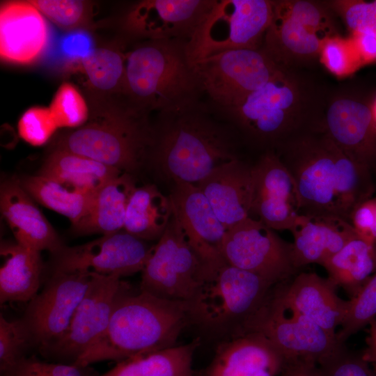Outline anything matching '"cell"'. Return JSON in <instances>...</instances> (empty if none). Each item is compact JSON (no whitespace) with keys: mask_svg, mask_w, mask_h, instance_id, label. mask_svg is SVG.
<instances>
[{"mask_svg":"<svg viewBox=\"0 0 376 376\" xmlns=\"http://www.w3.org/2000/svg\"><path fill=\"white\" fill-rule=\"evenodd\" d=\"M152 129L146 166L170 185H196L217 167L240 158L237 132L201 101L157 113Z\"/></svg>","mask_w":376,"mask_h":376,"instance_id":"1","label":"cell"},{"mask_svg":"<svg viewBox=\"0 0 376 376\" xmlns=\"http://www.w3.org/2000/svg\"><path fill=\"white\" fill-rule=\"evenodd\" d=\"M295 182L301 214L339 217L372 197L370 169L340 150L320 128L300 132L275 150Z\"/></svg>","mask_w":376,"mask_h":376,"instance_id":"2","label":"cell"},{"mask_svg":"<svg viewBox=\"0 0 376 376\" xmlns=\"http://www.w3.org/2000/svg\"><path fill=\"white\" fill-rule=\"evenodd\" d=\"M327 93L299 70L283 68L236 104L213 109L242 139L266 151L320 127Z\"/></svg>","mask_w":376,"mask_h":376,"instance_id":"3","label":"cell"},{"mask_svg":"<svg viewBox=\"0 0 376 376\" xmlns=\"http://www.w3.org/2000/svg\"><path fill=\"white\" fill-rule=\"evenodd\" d=\"M129 288L122 283L106 331L73 365L119 362L176 345L189 322L187 302L160 299L141 290L133 293Z\"/></svg>","mask_w":376,"mask_h":376,"instance_id":"4","label":"cell"},{"mask_svg":"<svg viewBox=\"0 0 376 376\" xmlns=\"http://www.w3.org/2000/svg\"><path fill=\"white\" fill-rule=\"evenodd\" d=\"M90 100L86 123L60 134L53 148L89 157L136 176L146 166L152 141L150 114L123 97Z\"/></svg>","mask_w":376,"mask_h":376,"instance_id":"5","label":"cell"},{"mask_svg":"<svg viewBox=\"0 0 376 376\" xmlns=\"http://www.w3.org/2000/svg\"><path fill=\"white\" fill-rule=\"evenodd\" d=\"M185 40H148L126 51L121 97L150 114L200 102L203 93Z\"/></svg>","mask_w":376,"mask_h":376,"instance_id":"6","label":"cell"},{"mask_svg":"<svg viewBox=\"0 0 376 376\" xmlns=\"http://www.w3.org/2000/svg\"><path fill=\"white\" fill-rule=\"evenodd\" d=\"M277 284L226 263L207 272L188 302L191 322L211 334L228 337L240 332Z\"/></svg>","mask_w":376,"mask_h":376,"instance_id":"7","label":"cell"},{"mask_svg":"<svg viewBox=\"0 0 376 376\" xmlns=\"http://www.w3.org/2000/svg\"><path fill=\"white\" fill-rule=\"evenodd\" d=\"M272 17L261 49L281 68L298 70L320 60L324 42L338 35L326 1L272 0Z\"/></svg>","mask_w":376,"mask_h":376,"instance_id":"8","label":"cell"},{"mask_svg":"<svg viewBox=\"0 0 376 376\" xmlns=\"http://www.w3.org/2000/svg\"><path fill=\"white\" fill-rule=\"evenodd\" d=\"M272 13V0H215L186 42L189 61L229 50L260 49Z\"/></svg>","mask_w":376,"mask_h":376,"instance_id":"9","label":"cell"},{"mask_svg":"<svg viewBox=\"0 0 376 376\" xmlns=\"http://www.w3.org/2000/svg\"><path fill=\"white\" fill-rule=\"evenodd\" d=\"M276 285L239 334L256 332L263 335L279 351L287 364L317 366L343 344L337 340L336 334L329 333L288 306L276 293Z\"/></svg>","mask_w":376,"mask_h":376,"instance_id":"10","label":"cell"},{"mask_svg":"<svg viewBox=\"0 0 376 376\" xmlns=\"http://www.w3.org/2000/svg\"><path fill=\"white\" fill-rule=\"evenodd\" d=\"M207 272L173 214L141 272L140 290L166 300L188 302Z\"/></svg>","mask_w":376,"mask_h":376,"instance_id":"11","label":"cell"},{"mask_svg":"<svg viewBox=\"0 0 376 376\" xmlns=\"http://www.w3.org/2000/svg\"><path fill=\"white\" fill-rule=\"evenodd\" d=\"M193 65L203 93L214 109L236 104L283 69L261 48L229 50Z\"/></svg>","mask_w":376,"mask_h":376,"instance_id":"12","label":"cell"},{"mask_svg":"<svg viewBox=\"0 0 376 376\" xmlns=\"http://www.w3.org/2000/svg\"><path fill=\"white\" fill-rule=\"evenodd\" d=\"M292 250V243L251 217L228 229L222 245V255L228 264L274 284L286 281L297 270Z\"/></svg>","mask_w":376,"mask_h":376,"instance_id":"13","label":"cell"},{"mask_svg":"<svg viewBox=\"0 0 376 376\" xmlns=\"http://www.w3.org/2000/svg\"><path fill=\"white\" fill-rule=\"evenodd\" d=\"M91 277L88 271L52 272L42 291L29 302L21 318L33 347L41 354L67 331Z\"/></svg>","mask_w":376,"mask_h":376,"instance_id":"14","label":"cell"},{"mask_svg":"<svg viewBox=\"0 0 376 376\" xmlns=\"http://www.w3.org/2000/svg\"><path fill=\"white\" fill-rule=\"evenodd\" d=\"M373 102L349 86L328 92L321 130L345 154L370 169L376 160Z\"/></svg>","mask_w":376,"mask_h":376,"instance_id":"15","label":"cell"},{"mask_svg":"<svg viewBox=\"0 0 376 376\" xmlns=\"http://www.w3.org/2000/svg\"><path fill=\"white\" fill-rule=\"evenodd\" d=\"M123 230L84 244L64 246L53 255L52 272L88 271L120 278L142 272L153 250Z\"/></svg>","mask_w":376,"mask_h":376,"instance_id":"16","label":"cell"},{"mask_svg":"<svg viewBox=\"0 0 376 376\" xmlns=\"http://www.w3.org/2000/svg\"><path fill=\"white\" fill-rule=\"evenodd\" d=\"M122 283L118 276L92 272L67 331L41 354L58 363L74 364L106 331Z\"/></svg>","mask_w":376,"mask_h":376,"instance_id":"17","label":"cell"},{"mask_svg":"<svg viewBox=\"0 0 376 376\" xmlns=\"http://www.w3.org/2000/svg\"><path fill=\"white\" fill-rule=\"evenodd\" d=\"M215 0H143L122 19L127 36L136 40L187 41Z\"/></svg>","mask_w":376,"mask_h":376,"instance_id":"18","label":"cell"},{"mask_svg":"<svg viewBox=\"0 0 376 376\" xmlns=\"http://www.w3.org/2000/svg\"><path fill=\"white\" fill-rule=\"evenodd\" d=\"M253 170L249 217L274 230H290L300 214L298 192L291 173L274 150L265 151Z\"/></svg>","mask_w":376,"mask_h":376,"instance_id":"19","label":"cell"},{"mask_svg":"<svg viewBox=\"0 0 376 376\" xmlns=\"http://www.w3.org/2000/svg\"><path fill=\"white\" fill-rule=\"evenodd\" d=\"M169 196L173 214L207 269L213 270L225 264L222 245L227 230L202 191L192 184L175 182Z\"/></svg>","mask_w":376,"mask_h":376,"instance_id":"20","label":"cell"},{"mask_svg":"<svg viewBox=\"0 0 376 376\" xmlns=\"http://www.w3.org/2000/svg\"><path fill=\"white\" fill-rule=\"evenodd\" d=\"M49 39L46 18L29 1L1 3L0 56L3 61L32 64L42 57Z\"/></svg>","mask_w":376,"mask_h":376,"instance_id":"21","label":"cell"},{"mask_svg":"<svg viewBox=\"0 0 376 376\" xmlns=\"http://www.w3.org/2000/svg\"><path fill=\"white\" fill-rule=\"evenodd\" d=\"M286 365L266 337L244 332L230 336L219 344L203 376H281Z\"/></svg>","mask_w":376,"mask_h":376,"instance_id":"22","label":"cell"},{"mask_svg":"<svg viewBox=\"0 0 376 376\" xmlns=\"http://www.w3.org/2000/svg\"><path fill=\"white\" fill-rule=\"evenodd\" d=\"M285 283L275 288L280 299L300 315L336 335V329L347 314L348 300L337 295L332 282L313 272H301L289 284Z\"/></svg>","mask_w":376,"mask_h":376,"instance_id":"23","label":"cell"},{"mask_svg":"<svg viewBox=\"0 0 376 376\" xmlns=\"http://www.w3.org/2000/svg\"><path fill=\"white\" fill-rule=\"evenodd\" d=\"M196 186L226 230L249 217L253 194V165L236 159L214 169Z\"/></svg>","mask_w":376,"mask_h":376,"instance_id":"24","label":"cell"},{"mask_svg":"<svg viewBox=\"0 0 376 376\" xmlns=\"http://www.w3.org/2000/svg\"><path fill=\"white\" fill-rule=\"evenodd\" d=\"M0 209L17 243L40 252L48 251L52 255L64 246L54 228L17 180L1 183Z\"/></svg>","mask_w":376,"mask_h":376,"instance_id":"25","label":"cell"},{"mask_svg":"<svg viewBox=\"0 0 376 376\" xmlns=\"http://www.w3.org/2000/svg\"><path fill=\"white\" fill-rule=\"evenodd\" d=\"M290 231L293 235L292 260L297 269L317 263L323 265L357 235L350 223L339 217L299 214Z\"/></svg>","mask_w":376,"mask_h":376,"instance_id":"26","label":"cell"},{"mask_svg":"<svg viewBox=\"0 0 376 376\" xmlns=\"http://www.w3.org/2000/svg\"><path fill=\"white\" fill-rule=\"evenodd\" d=\"M0 268V303L29 302L40 286L43 264L40 252L16 241L3 242Z\"/></svg>","mask_w":376,"mask_h":376,"instance_id":"27","label":"cell"},{"mask_svg":"<svg viewBox=\"0 0 376 376\" xmlns=\"http://www.w3.org/2000/svg\"><path fill=\"white\" fill-rule=\"evenodd\" d=\"M135 176L122 173L95 194L88 213L76 225L79 235H107L123 231L130 198L136 187Z\"/></svg>","mask_w":376,"mask_h":376,"instance_id":"28","label":"cell"},{"mask_svg":"<svg viewBox=\"0 0 376 376\" xmlns=\"http://www.w3.org/2000/svg\"><path fill=\"white\" fill-rule=\"evenodd\" d=\"M120 43L92 48L84 56L71 59L72 70L84 75L90 98L109 99L123 93L126 51Z\"/></svg>","mask_w":376,"mask_h":376,"instance_id":"29","label":"cell"},{"mask_svg":"<svg viewBox=\"0 0 376 376\" xmlns=\"http://www.w3.org/2000/svg\"><path fill=\"white\" fill-rule=\"evenodd\" d=\"M172 215L169 196L155 185L137 186L127 205L123 230L144 241H158Z\"/></svg>","mask_w":376,"mask_h":376,"instance_id":"30","label":"cell"},{"mask_svg":"<svg viewBox=\"0 0 376 376\" xmlns=\"http://www.w3.org/2000/svg\"><path fill=\"white\" fill-rule=\"evenodd\" d=\"M38 173L95 194L122 172L89 157L53 148L44 160Z\"/></svg>","mask_w":376,"mask_h":376,"instance_id":"31","label":"cell"},{"mask_svg":"<svg viewBox=\"0 0 376 376\" xmlns=\"http://www.w3.org/2000/svg\"><path fill=\"white\" fill-rule=\"evenodd\" d=\"M322 267L332 283L342 288L352 299L376 271V245L357 235Z\"/></svg>","mask_w":376,"mask_h":376,"instance_id":"32","label":"cell"},{"mask_svg":"<svg viewBox=\"0 0 376 376\" xmlns=\"http://www.w3.org/2000/svg\"><path fill=\"white\" fill-rule=\"evenodd\" d=\"M199 340L140 354L119 362L99 376H194V353Z\"/></svg>","mask_w":376,"mask_h":376,"instance_id":"33","label":"cell"},{"mask_svg":"<svg viewBox=\"0 0 376 376\" xmlns=\"http://www.w3.org/2000/svg\"><path fill=\"white\" fill-rule=\"evenodd\" d=\"M17 181L32 198L68 218L72 226L88 213L96 194L40 173L23 176Z\"/></svg>","mask_w":376,"mask_h":376,"instance_id":"34","label":"cell"},{"mask_svg":"<svg viewBox=\"0 0 376 376\" xmlns=\"http://www.w3.org/2000/svg\"><path fill=\"white\" fill-rule=\"evenodd\" d=\"M44 16L66 32L93 27L91 1L83 0H29Z\"/></svg>","mask_w":376,"mask_h":376,"instance_id":"35","label":"cell"},{"mask_svg":"<svg viewBox=\"0 0 376 376\" xmlns=\"http://www.w3.org/2000/svg\"><path fill=\"white\" fill-rule=\"evenodd\" d=\"M376 319V271L359 290L348 300V309L340 329L336 333L338 343L344 344Z\"/></svg>","mask_w":376,"mask_h":376,"instance_id":"36","label":"cell"},{"mask_svg":"<svg viewBox=\"0 0 376 376\" xmlns=\"http://www.w3.org/2000/svg\"><path fill=\"white\" fill-rule=\"evenodd\" d=\"M49 109L58 128H78L89 117L88 104L79 90L69 82L60 85Z\"/></svg>","mask_w":376,"mask_h":376,"instance_id":"37","label":"cell"},{"mask_svg":"<svg viewBox=\"0 0 376 376\" xmlns=\"http://www.w3.org/2000/svg\"><path fill=\"white\" fill-rule=\"evenodd\" d=\"M320 61L338 77L351 75L363 64L352 39H345L339 35L330 37L324 42Z\"/></svg>","mask_w":376,"mask_h":376,"instance_id":"38","label":"cell"},{"mask_svg":"<svg viewBox=\"0 0 376 376\" xmlns=\"http://www.w3.org/2000/svg\"><path fill=\"white\" fill-rule=\"evenodd\" d=\"M33 347L30 332L22 320H7L0 316V370L22 358Z\"/></svg>","mask_w":376,"mask_h":376,"instance_id":"39","label":"cell"},{"mask_svg":"<svg viewBox=\"0 0 376 376\" xmlns=\"http://www.w3.org/2000/svg\"><path fill=\"white\" fill-rule=\"evenodd\" d=\"M326 3L351 33L368 32L376 36V0H332Z\"/></svg>","mask_w":376,"mask_h":376,"instance_id":"40","label":"cell"},{"mask_svg":"<svg viewBox=\"0 0 376 376\" xmlns=\"http://www.w3.org/2000/svg\"><path fill=\"white\" fill-rule=\"evenodd\" d=\"M316 376H376V372L362 354L341 345L315 368Z\"/></svg>","mask_w":376,"mask_h":376,"instance_id":"41","label":"cell"},{"mask_svg":"<svg viewBox=\"0 0 376 376\" xmlns=\"http://www.w3.org/2000/svg\"><path fill=\"white\" fill-rule=\"evenodd\" d=\"M0 373L1 376H93L88 367L43 361L36 357H24Z\"/></svg>","mask_w":376,"mask_h":376,"instance_id":"42","label":"cell"},{"mask_svg":"<svg viewBox=\"0 0 376 376\" xmlns=\"http://www.w3.org/2000/svg\"><path fill=\"white\" fill-rule=\"evenodd\" d=\"M58 127L49 108L34 107L21 116L17 123L19 136L33 146L46 143Z\"/></svg>","mask_w":376,"mask_h":376,"instance_id":"43","label":"cell"},{"mask_svg":"<svg viewBox=\"0 0 376 376\" xmlns=\"http://www.w3.org/2000/svg\"><path fill=\"white\" fill-rule=\"evenodd\" d=\"M350 223L359 237L376 245V198H370L352 211Z\"/></svg>","mask_w":376,"mask_h":376,"instance_id":"44","label":"cell"},{"mask_svg":"<svg viewBox=\"0 0 376 376\" xmlns=\"http://www.w3.org/2000/svg\"><path fill=\"white\" fill-rule=\"evenodd\" d=\"M352 34V41L363 64L375 62L376 36L368 32H357Z\"/></svg>","mask_w":376,"mask_h":376,"instance_id":"45","label":"cell"},{"mask_svg":"<svg viewBox=\"0 0 376 376\" xmlns=\"http://www.w3.org/2000/svg\"><path fill=\"white\" fill-rule=\"evenodd\" d=\"M366 343V348L361 352L362 357L376 372V319L369 324Z\"/></svg>","mask_w":376,"mask_h":376,"instance_id":"46","label":"cell"},{"mask_svg":"<svg viewBox=\"0 0 376 376\" xmlns=\"http://www.w3.org/2000/svg\"><path fill=\"white\" fill-rule=\"evenodd\" d=\"M88 42H87V38L86 36H83L81 35L72 36L69 37L68 40L65 41L63 45L64 50H65L68 54L71 55L70 58L74 59L79 58L88 53L80 48L79 46L81 45L88 47Z\"/></svg>","mask_w":376,"mask_h":376,"instance_id":"47","label":"cell"},{"mask_svg":"<svg viewBox=\"0 0 376 376\" xmlns=\"http://www.w3.org/2000/svg\"><path fill=\"white\" fill-rule=\"evenodd\" d=\"M315 366L304 363H288L281 376H316Z\"/></svg>","mask_w":376,"mask_h":376,"instance_id":"48","label":"cell"},{"mask_svg":"<svg viewBox=\"0 0 376 376\" xmlns=\"http://www.w3.org/2000/svg\"><path fill=\"white\" fill-rule=\"evenodd\" d=\"M373 111L375 121L376 123V97L374 99L373 102Z\"/></svg>","mask_w":376,"mask_h":376,"instance_id":"49","label":"cell"}]
</instances>
